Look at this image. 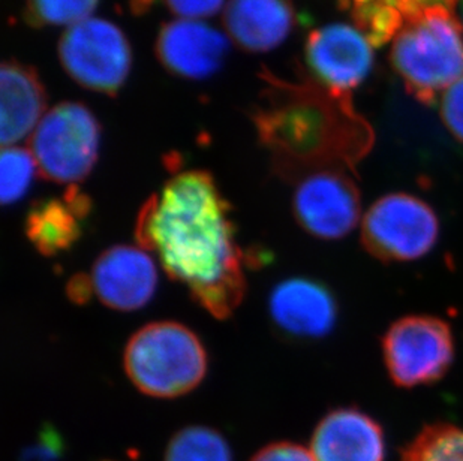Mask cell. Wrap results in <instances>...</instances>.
<instances>
[{"label": "cell", "instance_id": "1", "mask_svg": "<svg viewBox=\"0 0 463 461\" xmlns=\"http://www.w3.org/2000/svg\"><path fill=\"white\" fill-rule=\"evenodd\" d=\"M136 237L214 318H230L241 305L246 257L232 207L206 171L180 173L150 196L137 218Z\"/></svg>", "mask_w": 463, "mask_h": 461}, {"label": "cell", "instance_id": "2", "mask_svg": "<svg viewBox=\"0 0 463 461\" xmlns=\"http://www.w3.org/2000/svg\"><path fill=\"white\" fill-rule=\"evenodd\" d=\"M262 80L252 120L278 177L298 182L317 171L345 170L364 155L369 136L345 96L323 84L289 83L271 74Z\"/></svg>", "mask_w": 463, "mask_h": 461}, {"label": "cell", "instance_id": "3", "mask_svg": "<svg viewBox=\"0 0 463 461\" xmlns=\"http://www.w3.org/2000/svg\"><path fill=\"white\" fill-rule=\"evenodd\" d=\"M209 367L206 348L193 330L175 321H157L132 334L123 369L132 385L154 399H175L194 391Z\"/></svg>", "mask_w": 463, "mask_h": 461}, {"label": "cell", "instance_id": "4", "mask_svg": "<svg viewBox=\"0 0 463 461\" xmlns=\"http://www.w3.org/2000/svg\"><path fill=\"white\" fill-rule=\"evenodd\" d=\"M392 57L407 88L420 99H433L463 77L459 23L439 5L408 8Z\"/></svg>", "mask_w": 463, "mask_h": 461}, {"label": "cell", "instance_id": "5", "mask_svg": "<svg viewBox=\"0 0 463 461\" xmlns=\"http://www.w3.org/2000/svg\"><path fill=\"white\" fill-rule=\"evenodd\" d=\"M99 143L101 129L92 111L77 102H63L43 118L29 150L44 179L72 187L92 173Z\"/></svg>", "mask_w": 463, "mask_h": 461}, {"label": "cell", "instance_id": "6", "mask_svg": "<svg viewBox=\"0 0 463 461\" xmlns=\"http://www.w3.org/2000/svg\"><path fill=\"white\" fill-rule=\"evenodd\" d=\"M439 219L432 205L407 192L381 196L362 222V244L385 264L417 261L432 252L439 239Z\"/></svg>", "mask_w": 463, "mask_h": 461}, {"label": "cell", "instance_id": "7", "mask_svg": "<svg viewBox=\"0 0 463 461\" xmlns=\"http://www.w3.org/2000/svg\"><path fill=\"white\" fill-rule=\"evenodd\" d=\"M385 370L399 388L429 387L455 362V337L446 321L412 315L392 324L383 342Z\"/></svg>", "mask_w": 463, "mask_h": 461}, {"label": "cell", "instance_id": "8", "mask_svg": "<svg viewBox=\"0 0 463 461\" xmlns=\"http://www.w3.org/2000/svg\"><path fill=\"white\" fill-rule=\"evenodd\" d=\"M59 56L66 72L83 88L113 95L131 70V47L113 23L88 18L63 33Z\"/></svg>", "mask_w": 463, "mask_h": 461}, {"label": "cell", "instance_id": "9", "mask_svg": "<svg viewBox=\"0 0 463 461\" xmlns=\"http://www.w3.org/2000/svg\"><path fill=\"white\" fill-rule=\"evenodd\" d=\"M293 213L312 237L327 241L344 239L362 216L359 189L345 170L317 171L298 180Z\"/></svg>", "mask_w": 463, "mask_h": 461}, {"label": "cell", "instance_id": "10", "mask_svg": "<svg viewBox=\"0 0 463 461\" xmlns=\"http://www.w3.org/2000/svg\"><path fill=\"white\" fill-rule=\"evenodd\" d=\"M369 36L359 29L336 23L312 32L307 59L312 74L324 88L345 95L363 83L373 65Z\"/></svg>", "mask_w": 463, "mask_h": 461}, {"label": "cell", "instance_id": "11", "mask_svg": "<svg viewBox=\"0 0 463 461\" xmlns=\"http://www.w3.org/2000/svg\"><path fill=\"white\" fill-rule=\"evenodd\" d=\"M90 278L102 305L118 312H132L154 298L157 267L152 255L141 246L118 244L98 257Z\"/></svg>", "mask_w": 463, "mask_h": 461}, {"label": "cell", "instance_id": "12", "mask_svg": "<svg viewBox=\"0 0 463 461\" xmlns=\"http://www.w3.org/2000/svg\"><path fill=\"white\" fill-rule=\"evenodd\" d=\"M269 314L276 328L288 337L318 340L330 334L336 325L337 301L318 280L287 278L271 291Z\"/></svg>", "mask_w": 463, "mask_h": 461}, {"label": "cell", "instance_id": "13", "mask_svg": "<svg viewBox=\"0 0 463 461\" xmlns=\"http://www.w3.org/2000/svg\"><path fill=\"white\" fill-rule=\"evenodd\" d=\"M230 52L222 32L195 20H177L162 27L156 42L159 61L184 79H209L216 74Z\"/></svg>", "mask_w": 463, "mask_h": 461}, {"label": "cell", "instance_id": "14", "mask_svg": "<svg viewBox=\"0 0 463 461\" xmlns=\"http://www.w3.org/2000/svg\"><path fill=\"white\" fill-rule=\"evenodd\" d=\"M310 453L315 461H384V431L362 410L339 408L315 427Z\"/></svg>", "mask_w": 463, "mask_h": 461}, {"label": "cell", "instance_id": "15", "mask_svg": "<svg viewBox=\"0 0 463 461\" xmlns=\"http://www.w3.org/2000/svg\"><path fill=\"white\" fill-rule=\"evenodd\" d=\"M0 141L2 147H13L43 120L47 99L44 86L29 66L5 61L0 71Z\"/></svg>", "mask_w": 463, "mask_h": 461}, {"label": "cell", "instance_id": "16", "mask_svg": "<svg viewBox=\"0 0 463 461\" xmlns=\"http://www.w3.org/2000/svg\"><path fill=\"white\" fill-rule=\"evenodd\" d=\"M90 209V200L77 186L70 187L63 200L40 201L27 213V239L44 257L66 252L83 234L81 222Z\"/></svg>", "mask_w": 463, "mask_h": 461}, {"label": "cell", "instance_id": "17", "mask_svg": "<svg viewBox=\"0 0 463 461\" xmlns=\"http://www.w3.org/2000/svg\"><path fill=\"white\" fill-rule=\"evenodd\" d=\"M293 24L288 0H230L225 9L228 33L248 52L273 50L287 40Z\"/></svg>", "mask_w": 463, "mask_h": 461}, {"label": "cell", "instance_id": "18", "mask_svg": "<svg viewBox=\"0 0 463 461\" xmlns=\"http://www.w3.org/2000/svg\"><path fill=\"white\" fill-rule=\"evenodd\" d=\"M164 461H232V453L218 430L207 426H188L171 437Z\"/></svg>", "mask_w": 463, "mask_h": 461}, {"label": "cell", "instance_id": "19", "mask_svg": "<svg viewBox=\"0 0 463 461\" xmlns=\"http://www.w3.org/2000/svg\"><path fill=\"white\" fill-rule=\"evenodd\" d=\"M402 461H463V428L446 422L424 427L403 451Z\"/></svg>", "mask_w": 463, "mask_h": 461}, {"label": "cell", "instance_id": "20", "mask_svg": "<svg viewBox=\"0 0 463 461\" xmlns=\"http://www.w3.org/2000/svg\"><path fill=\"white\" fill-rule=\"evenodd\" d=\"M40 173L31 150L6 147L0 157V198L4 205L22 200Z\"/></svg>", "mask_w": 463, "mask_h": 461}, {"label": "cell", "instance_id": "21", "mask_svg": "<svg viewBox=\"0 0 463 461\" xmlns=\"http://www.w3.org/2000/svg\"><path fill=\"white\" fill-rule=\"evenodd\" d=\"M26 17L33 26H63L88 20L98 0H26Z\"/></svg>", "mask_w": 463, "mask_h": 461}, {"label": "cell", "instance_id": "22", "mask_svg": "<svg viewBox=\"0 0 463 461\" xmlns=\"http://www.w3.org/2000/svg\"><path fill=\"white\" fill-rule=\"evenodd\" d=\"M441 118L451 136L463 143V77L442 96Z\"/></svg>", "mask_w": 463, "mask_h": 461}, {"label": "cell", "instance_id": "23", "mask_svg": "<svg viewBox=\"0 0 463 461\" xmlns=\"http://www.w3.org/2000/svg\"><path fill=\"white\" fill-rule=\"evenodd\" d=\"M250 461H315L310 449L294 442H273L255 453Z\"/></svg>", "mask_w": 463, "mask_h": 461}, {"label": "cell", "instance_id": "24", "mask_svg": "<svg viewBox=\"0 0 463 461\" xmlns=\"http://www.w3.org/2000/svg\"><path fill=\"white\" fill-rule=\"evenodd\" d=\"M166 6L184 18L210 17L218 13L223 0H165Z\"/></svg>", "mask_w": 463, "mask_h": 461}, {"label": "cell", "instance_id": "25", "mask_svg": "<svg viewBox=\"0 0 463 461\" xmlns=\"http://www.w3.org/2000/svg\"><path fill=\"white\" fill-rule=\"evenodd\" d=\"M66 292H68L71 301L75 303V305H86V303H89L92 296H95L90 275L74 276V278H71L70 283H68Z\"/></svg>", "mask_w": 463, "mask_h": 461}, {"label": "cell", "instance_id": "26", "mask_svg": "<svg viewBox=\"0 0 463 461\" xmlns=\"http://www.w3.org/2000/svg\"><path fill=\"white\" fill-rule=\"evenodd\" d=\"M458 8H459L460 24H462L463 27V0H459V5H458Z\"/></svg>", "mask_w": 463, "mask_h": 461}]
</instances>
